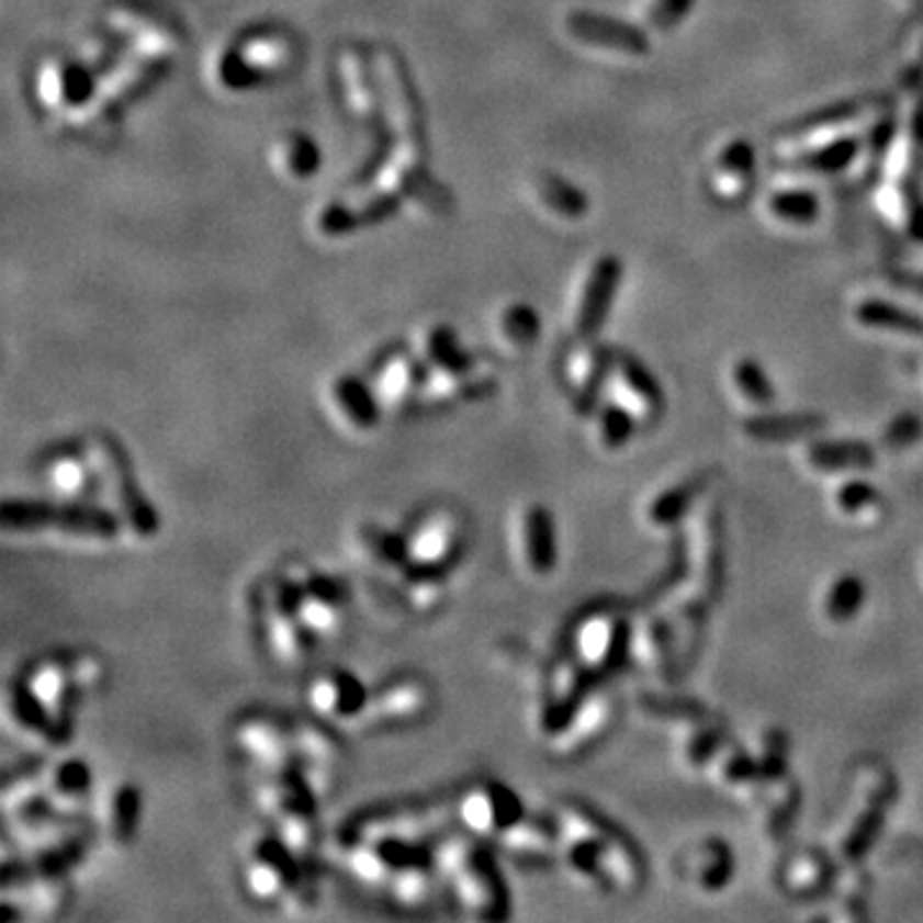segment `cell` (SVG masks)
Returning a JSON list of instances; mask_svg holds the SVG:
<instances>
[{
	"mask_svg": "<svg viewBox=\"0 0 923 923\" xmlns=\"http://www.w3.org/2000/svg\"><path fill=\"white\" fill-rule=\"evenodd\" d=\"M560 819V854L570 873L593 882L603 892L619 885L642 882L644 854L619 823L583 800H567Z\"/></svg>",
	"mask_w": 923,
	"mask_h": 923,
	"instance_id": "6da1fadb",
	"label": "cell"
},
{
	"mask_svg": "<svg viewBox=\"0 0 923 923\" xmlns=\"http://www.w3.org/2000/svg\"><path fill=\"white\" fill-rule=\"evenodd\" d=\"M491 846L460 826L441 834L434 846L447 900L475 921H506L510 915V890Z\"/></svg>",
	"mask_w": 923,
	"mask_h": 923,
	"instance_id": "7a4b0ae2",
	"label": "cell"
},
{
	"mask_svg": "<svg viewBox=\"0 0 923 923\" xmlns=\"http://www.w3.org/2000/svg\"><path fill=\"white\" fill-rule=\"evenodd\" d=\"M241 888L259 905H280L285 911L311 908L316 900V882L311 865L288 849L272 831L247 844L241 859Z\"/></svg>",
	"mask_w": 923,
	"mask_h": 923,
	"instance_id": "3957f363",
	"label": "cell"
},
{
	"mask_svg": "<svg viewBox=\"0 0 923 923\" xmlns=\"http://www.w3.org/2000/svg\"><path fill=\"white\" fill-rule=\"evenodd\" d=\"M0 514L5 533H57L80 541H111L124 533L116 514L101 503H72L47 495L42 500H5Z\"/></svg>",
	"mask_w": 923,
	"mask_h": 923,
	"instance_id": "277c9868",
	"label": "cell"
},
{
	"mask_svg": "<svg viewBox=\"0 0 923 923\" xmlns=\"http://www.w3.org/2000/svg\"><path fill=\"white\" fill-rule=\"evenodd\" d=\"M295 42L282 29H249L213 57L211 80L226 93H244L282 78L295 63Z\"/></svg>",
	"mask_w": 923,
	"mask_h": 923,
	"instance_id": "5b68a950",
	"label": "cell"
},
{
	"mask_svg": "<svg viewBox=\"0 0 923 923\" xmlns=\"http://www.w3.org/2000/svg\"><path fill=\"white\" fill-rule=\"evenodd\" d=\"M255 806L270 821V831L305 865L318 849V798L295 773L259 775L255 785Z\"/></svg>",
	"mask_w": 923,
	"mask_h": 923,
	"instance_id": "8992f818",
	"label": "cell"
},
{
	"mask_svg": "<svg viewBox=\"0 0 923 923\" xmlns=\"http://www.w3.org/2000/svg\"><path fill=\"white\" fill-rule=\"evenodd\" d=\"M98 470L103 506H109L124 526L126 533L136 539H151L159 531V516L155 503L142 491L126 449L109 434H93L86 439Z\"/></svg>",
	"mask_w": 923,
	"mask_h": 923,
	"instance_id": "52a82bcc",
	"label": "cell"
},
{
	"mask_svg": "<svg viewBox=\"0 0 923 923\" xmlns=\"http://www.w3.org/2000/svg\"><path fill=\"white\" fill-rule=\"evenodd\" d=\"M251 608H255L257 634L267 657L282 669L305 665L311 652H314L316 639L308 634L301 616L295 614L280 572L259 579L255 593H251Z\"/></svg>",
	"mask_w": 923,
	"mask_h": 923,
	"instance_id": "ba28073f",
	"label": "cell"
},
{
	"mask_svg": "<svg viewBox=\"0 0 923 923\" xmlns=\"http://www.w3.org/2000/svg\"><path fill=\"white\" fill-rule=\"evenodd\" d=\"M278 572L288 587L295 614L301 616L303 627L316 639V644L329 642L345 629L349 593L334 572L301 560L285 562Z\"/></svg>",
	"mask_w": 923,
	"mask_h": 923,
	"instance_id": "9c48e42d",
	"label": "cell"
},
{
	"mask_svg": "<svg viewBox=\"0 0 923 923\" xmlns=\"http://www.w3.org/2000/svg\"><path fill=\"white\" fill-rule=\"evenodd\" d=\"M403 533L408 567L449 575L460 564L468 547V524L460 510L434 503L414 516Z\"/></svg>",
	"mask_w": 923,
	"mask_h": 923,
	"instance_id": "30bf717a",
	"label": "cell"
},
{
	"mask_svg": "<svg viewBox=\"0 0 923 923\" xmlns=\"http://www.w3.org/2000/svg\"><path fill=\"white\" fill-rule=\"evenodd\" d=\"M232 744L239 757L259 775L293 773L295 719L274 711H247L234 721Z\"/></svg>",
	"mask_w": 923,
	"mask_h": 923,
	"instance_id": "8fae6325",
	"label": "cell"
},
{
	"mask_svg": "<svg viewBox=\"0 0 923 923\" xmlns=\"http://www.w3.org/2000/svg\"><path fill=\"white\" fill-rule=\"evenodd\" d=\"M454 823L468 834L498 844V838L526 815L524 800L503 780H477L452 800Z\"/></svg>",
	"mask_w": 923,
	"mask_h": 923,
	"instance_id": "7c38bea8",
	"label": "cell"
},
{
	"mask_svg": "<svg viewBox=\"0 0 923 923\" xmlns=\"http://www.w3.org/2000/svg\"><path fill=\"white\" fill-rule=\"evenodd\" d=\"M19 680L29 690V696L36 700V706L49 716L52 723L70 742L75 716H78L82 700L88 698L72 673L70 652L44 654V657L34 660L32 665H26Z\"/></svg>",
	"mask_w": 923,
	"mask_h": 923,
	"instance_id": "4fadbf2b",
	"label": "cell"
},
{
	"mask_svg": "<svg viewBox=\"0 0 923 923\" xmlns=\"http://www.w3.org/2000/svg\"><path fill=\"white\" fill-rule=\"evenodd\" d=\"M345 752L334 727L311 719H295V767L293 773L308 785L318 800L329 798L339 788Z\"/></svg>",
	"mask_w": 923,
	"mask_h": 923,
	"instance_id": "5bb4252c",
	"label": "cell"
},
{
	"mask_svg": "<svg viewBox=\"0 0 923 923\" xmlns=\"http://www.w3.org/2000/svg\"><path fill=\"white\" fill-rule=\"evenodd\" d=\"M303 698L314 719L329 727H352L368 719L372 690L349 669L329 667L305 683Z\"/></svg>",
	"mask_w": 923,
	"mask_h": 923,
	"instance_id": "9a60e30c",
	"label": "cell"
},
{
	"mask_svg": "<svg viewBox=\"0 0 923 923\" xmlns=\"http://www.w3.org/2000/svg\"><path fill=\"white\" fill-rule=\"evenodd\" d=\"M36 98L52 116H75L98 98L93 67L86 59L47 57L36 70Z\"/></svg>",
	"mask_w": 923,
	"mask_h": 923,
	"instance_id": "2e32d148",
	"label": "cell"
},
{
	"mask_svg": "<svg viewBox=\"0 0 923 923\" xmlns=\"http://www.w3.org/2000/svg\"><path fill=\"white\" fill-rule=\"evenodd\" d=\"M40 483L47 495L72 503H101L93 454L86 441L49 449L40 462Z\"/></svg>",
	"mask_w": 923,
	"mask_h": 923,
	"instance_id": "e0dca14e",
	"label": "cell"
},
{
	"mask_svg": "<svg viewBox=\"0 0 923 923\" xmlns=\"http://www.w3.org/2000/svg\"><path fill=\"white\" fill-rule=\"evenodd\" d=\"M434 703L431 683L416 673L395 675L372 690L364 727L401 729L426 719Z\"/></svg>",
	"mask_w": 923,
	"mask_h": 923,
	"instance_id": "ac0fdd59",
	"label": "cell"
},
{
	"mask_svg": "<svg viewBox=\"0 0 923 923\" xmlns=\"http://www.w3.org/2000/svg\"><path fill=\"white\" fill-rule=\"evenodd\" d=\"M368 380L383 414H408L410 408H418V395H421L424 385V364L418 360L416 349L395 347L378 357Z\"/></svg>",
	"mask_w": 923,
	"mask_h": 923,
	"instance_id": "d6986e66",
	"label": "cell"
},
{
	"mask_svg": "<svg viewBox=\"0 0 923 923\" xmlns=\"http://www.w3.org/2000/svg\"><path fill=\"white\" fill-rule=\"evenodd\" d=\"M564 32L579 47L590 49L600 57L639 59L650 52V40H646L644 29L619 24V21L598 16V13H570L564 19Z\"/></svg>",
	"mask_w": 923,
	"mask_h": 923,
	"instance_id": "ffe728a7",
	"label": "cell"
},
{
	"mask_svg": "<svg viewBox=\"0 0 923 923\" xmlns=\"http://www.w3.org/2000/svg\"><path fill=\"white\" fill-rule=\"evenodd\" d=\"M621 264L614 257H598L587 267L572 297V326L579 339H593L598 334L603 318L608 316L616 285H619Z\"/></svg>",
	"mask_w": 923,
	"mask_h": 923,
	"instance_id": "44dd1931",
	"label": "cell"
},
{
	"mask_svg": "<svg viewBox=\"0 0 923 923\" xmlns=\"http://www.w3.org/2000/svg\"><path fill=\"white\" fill-rule=\"evenodd\" d=\"M495 846L521 867L541 869L554 865L556 854H560V819L544 813H526Z\"/></svg>",
	"mask_w": 923,
	"mask_h": 923,
	"instance_id": "7402d4cb",
	"label": "cell"
},
{
	"mask_svg": "<svg viewBox=\"0 0 923 923\" xmlns=\"http://www.w3.org/2000/svg\"><path fill=\"white\" fill-rule=\"evenodd\" d=\"M326 410L331 421L347 434H370L383 418V408L372 393L370 380L339 375L326 387Z\"/></svg>",
	"mask_w": 923,
	"mask_h": 923,
	"instance_id": "603a6c76",
	"label": "cell"
},
{
	"mask_svg": "<svg viewBox=\"0 0 923 923\" xmlns=\"http://www.w3.org/2000/svg\"><path fill=\"white\" fill-rule=\"evenodd\" d=\"M516 554L531 575L544 577L556 567L560 560V541L556 524L549 508L529 503L516 521Z\"/></svg>",
	"mask_w": 923,
	"mask_h": 923,
	"instance_id": "cb8c5ba5",
	"label": "cell"
},
{
	"mask_svg": "<svg viewBox=\"0 0 923 923\" xmlns=\"http://www.w3.org/2000/svg\"><path fill=\"white\" fill-rule=\"evenodd\" d=\"M608 385L616 387V395L610 401L629 408L639 421H657L662 408H665V398H662L657 378H654L642 362L634 360V357H614V370H610Z\"/></svg>",
	"mask_w": 923,
	"mask_h": 923,
	"instance_id": "d4e9b609",
	"label": "cell"
},
{
	"mask_svg": "<svg viewBox=\"0 0 923 923\" xmlns=\"http://www.w3.org/2000/svg\"><path fill=\"white\" fill-rule=\"evenodd\" d=\"M337 72L347 111L352 113L357 121L375 119L378 113L383 111V88H380L378 70L375 78H372L368 52L357 47V44H349V47L339 52Z\"/></svg>",
	"mask_w": 923,
	"mask_h": 923,
	"instance_id": "484cf974",
	"label": "cell"
},
{
	"mask_svg": "<svg viewBox=\"0 0 923 923\" xmlns=\"http://www.w3.org/2000/svg\"><path fill=\"white\" fill-rule=\"evenodd\" d=\"M572 349L567 362H564V378H567L572 403H575L579 416H593L598 408L603 387H608L610 370H614V357L598 345H587Z\"/></svg>",
	"mask_w": 923,
	"mask_h": 923,
	"instance_id": "4316f807",
	"label": "cell"
},
{
	"mask_svg": "<svg viewBox=\"0 0 923 923\" xmlns=\"http://www.w3.org/2000/svg\"><path fill=\"white\" fill-rule=\"evenodd\" d=\"M95 792L93 769L80 757L47 762V803L67 819H82Z\"/></svg>",
	"mask_w": 923,
	"mask_h": 923,
	"instance_id": "83f0119b",
	"label": "cell"
},
{
	"mask_svg": "<svg viewBox=\"0 0 923 923\" xmlns=\"http://www.w3.org/2000/svg\"><path fill=\"white\" fill-rule=\"evenodd\" d=\"M614 723V703L600 688L585 698V703L577 708L572 721L564 727L552 742V752L560 757H577V754L590 752L603 736L608 734Z\"/></svg>",
	"mask_w": 923,
	"mask_h": 923,
	"instance_id": "f1b7e54d",
	"label": "cell"
},
{
	"mask_svg": "<svg viewBox=\"0 0 923 923\" xmlns=\"http://www.w3.org/2000/svg\"><path fill=\"white\" fill-rule=\"evenodd\" d=\"M3 713L5 723H9L11 731H16L21 739L26 742L42 744V746H63L67 739L63 736L47 713L36 706V700L29 696V690L21 685V680H13L9 688H5V700H3Z\"/></svg>",
	"mask_w": 923,
	"mask_h": 923,
	"instance_id": "f546056e",
	"label": "cell"
},
{
	"mask_svg": "<svg viewBox=\"0 0 923 923\" xmlns=\"http://www.w3.org/2000/svg\"><path fill=\"white\" fill-rule=\"evenodd\" d=\"M354 552L375 575H383L393 583L408 567L403 533L387 531L378 524H364L354 531Z\"/></svg>",
	"mask_w": 923,
	"mask_h": 923,
	"instance_id": "4dcf8cb0",
	"label": "cell"
},
{
	"mask_svg": "<svg viewBox=\"0 0 923 923\" xmlns=\"http://www.w3.org/2000/svg\"><path fill=\"white\" fill-rule=\"evenodd\" d=\"M3 815H11L34 811V808L49 806L47 803V759H29L21 762L9 773L3 775Z\"/></svg>",
	"mask_w": 923,
	"mask_h": 923,
	"instance_id": "1f68e13d",
	"label": "cell"
},
{
	"mask_svg": "<svg viewBox=\"0 0 923 923\" xmlns=\"http://www.w3.org/2000/svg\"><path fill=\"white\" fill-rule=\"evenodd\" d=\"M754 180V149L750 142L734 139L716 151L711 162V188L723 201H736Z\"/></svg>",
	"mask_w": 923,
	"mask_h": 923,
	"instance_id": "d6a6232c",
	"label": "cell"
},
{
	"mask_svg": "<svg viewBox=\"0 0 923 923\" xmlns=\"http://www.w3.org/2000/svg\"><path fill=\"white\" fill-rule=\"evenodd\" d=\"M529 190L539 209L544 211L549 218L562 221V224H577V221H583L587 211H590L587 209L585 193H579L572 182L562 180L560 175L554 172L531 175Z\"/></svg>",
	"mask_w": 923,
	"mask_h": 923,
	"instance_id": "836d02e7",
	"label": "cell"
},
{
	"mask_svg": "<svg viewBox=\"0 0 923 923\" xmlns=\"http://www.w3.org/2000/svg\"><path fill=\"white\" fill-rule=\"evenodd\" d=\"M142 821V790L134 783H119L103 800L101 826L109 842L124 846L134 842Z\"/></svg>",
	"mask_w": 923,
	"mask_h": 923,
	"instance_id": "e575fe53",
	"label": "cell"
},
{
	"mask_svg": "<svg viewBox=\"0 0 923 923\" xmlns=\"http://www.w3.org/2000/svg\"><path fill=\"white\" fill-rule=\"evenodd\" d=\"M270 162L282 180L301 182L314 178L318 165H322V155H318V147L311 136L290 132L272 144Z\"/></svg>",
	"mask_w": 923,
	"mask_h": 923,
	"instance_id": "d590c367",
	"label": "cell"
},
{
	"mask_svg": "<svg viewBox=\"0 0 923 923\" xmlns=\"http://www.w3.org/2000/svg\"><path fill=\"white\" fill-rule=\"evenodd\" d=\"M395 587H398L403 603H406L414 614L431 616L447 603L449 579L447 575H441V572L406 567V572L395 579Z\"/></svg>",
	"mask_w": 923,
	"mask_h": 923,
	"instance_id": "8d00e7d4",
	"label": "cell"
},
{
	"mask_svg": "<svg viewBox=\"0 0 923 923\" xmlns=\"http://www.w3.org/2000/svg\"><path fill=\"white\" fill-rule=\"evenodd\" d=\"M808 462L821 472L867 470L875 464V449L857 439H826L808 447Z\"/></svg>",
	"mask_w": 923,
	"mask_h": 923,
	"instance_id": "74e56055",
	"label": "cell"
},
{
	"mask_svg": "<svg viewBox=\"0 0 923 923\" xmlns=\"http://www.w3.org/2000/svg\"><path fill=\"white\" fill-rule=\"evenodd\" d=\"M495 339L503 349L508 352H526V349L533 347L539 341L541 334V322L539 314L531 308V305L524 303H510L506 308L495 316Z\"/></svg>",
	"mask_w": 923,
	"mask_h": 923,
	"instance_id": "f35d334b",
	"label": "cell"
},
{
	"mask_svg": "<svg viewBox=\"0 0 923 923\" xmlns=\"http://www.w3.org/2000/svg\"><path fill=\"white\" fill-rule=\"evenodd\" d=\"M708 483H711V475H708V472H698V475L667 487L660 498L652 500L650 521L654 526H675L685 514H688L693 503L700 498V493L706 491Z\"/></svg>",
	"mask_w": 923,
	"mask_h": 923,
	"instance_id": "ab89813d",
	"label": "cell"
},
{
	"mask_svg": "<svg viewBox=\"0 0 923 923\" xmlns=\"http://www.w3.org/2000/svg\"><path fill=\"white\" fill-rule=\"evenodd\" d=\"M892 796H896V790L890 788H880L873 796V803L865 813L859 815L857 823H854V829L846 834V842H844V859L849 862H859L865 859V854L873 849L877 834H880L882 823H885V813H888V806Z\"/></svg>",
	"mask_w": 923,
	"mask_h": 923,
	"instance_id": "60d3db41",
	"label": "cell"
},
{
	"mask_svg": "<svg viewBox=\"0 0 923 923\" xmlns=\"http://www.w3.org/2000/svg\"><path fill=\"white\" fill-rule=\"evenodd\" d=\"M823 418L800 414V416H754L744 424L746 437L767 441V444H777V441H792L800 437H808V434H815L823 429Z\"/></svg>",
	"mask_w": 923,
	"mask_h": 923,
	"instance_id": "b9f144b4",
	"label": "cell"
},
{
	"mask_svg": "<svg viewBox=\"0 0 923 923\" xmlns=\"http://www.w3.org/2000/svg\"><path fill=\"white\" fill-rule=\"evenodd\" d=\"M767 216L780 226L803 228L819 218V201L808 190H783L769 195Z\"/></svg>",
	"mask_w": 923,
	"mask_h": 923,
	"instance_id": "7bdbcfd3",
	"label": "cell"
},
{
	"mask_svg": "<svg viewBox=\"0 0 923 923\" xmlns=\"http://www.w3.org/2000/svg\"><path fill=\"white\" fill-rule=\"evenodd\" d=\"M867 600L865 579L857 575H842L831 583L826 598H823V614L834 623H846L857 619V614Z\"/></svg>",
	"mask_w": 923,
	"mask_h": 923,
	"instance_id": "ee69618b",
	"label": "cell"
},
{
	"mask_svg": "<svg viewBox=\"0 0 923 923\" xmlns=\"http://www.w3.org/2000/svg\"><path fill=\"white\" fill-rule=\"evenodd\" d=\"M854 318H857L859 326H867V329L923 334V322L919 316L908 314V311L903 308H896V305H890V303H880V301L859 303L857 311H854Z\"/></svg>",
	"mask_w": 923,
	"mask_h": 923,
	"instance_id": "f6af8a7d",
	"label": "cell"
},
{
	"mask_svg": "<svg viewBox=\"0 0 923 923\" xmlns=\"http://www.w3.org/2000/svg\"><path fill=\"white\" fill-rule=\"evenodd\" d=\"M593 418L595 426H598V441L606 449H621L634 439L639 418L629 408H623L621 403H603V406L595 408Z\"/></svg>",
	"mask_w": 923,
	"mask_h": 923,
	"instance_id": "bcb514c9",
	"label": "cell"
},
{
	"mask_svg": "<svg viewBox=\"0 0 923 923\" xmlns=\"http://www.w3.org/2000/svg\"><path fill=\"white\" fill-rule=\"evenodd\" d=\"M731 383H734L736 393L742 395L746 403L752 406H769L775 401V387L773 380L767 378L765 368L757 360H736L734 368H731Z\"/></svg>",
	"mask_w": 923,
	"mask_h": 923,
	"instance_id": "7dc6e473",
	"label": "cell"
},
{
	"mask_svg": "<svg viewBox=\"0 0 923 923\" xmlns=\"http://www.w3.org/2000/svg\"><path fill=\"white\" fill-rule=\"evenodd\" d=\"M693 9V0H646L642 5V26L657 34H669L683 24Z\"/></svg>",
	"mask_w": 923,
	"mask_h": 923,
	"instance_id": "c3c4849f",
	"label": "cell"
},
{
	"mask_svg": "<svg viewBox=\"0 0 923 923\" xmlns=\"http://www.w3.org/2000/svg\"><path fill=\"white\" fill-rule=\"evenodd\" d=\"M834 503L844 516H865L867 510L877 508L882 500H880V493H877V487L873 483L854 477V480H846V483L836 487Z\"/></svg>",
	"mask_w": 923,
	"mask_h": 923,
	"instance_id": "681fc988",
	"label": "cell"
},
{
	"mask_svg": "<svg viewBox=\"0 0 923 923\" xmlns=\"http://www.w3.org/2000/svg\"><path fill=\"white\" fill-rule=\"evenodd\" d=\"M706 849L711 854V859L700 869V888L711 892L723 890L731 882V877H734V854H731L721 838H708Z\"/></svg>",
	"mask_w": 923,
	"mask_h": 923,
	"instance_id": "f907efd6",
	"label": "cell"
},
{
	"mask_svg": "<svg viewBox=\"0 0 923 923\" xmlns=\"http://www.w3.org/2000/svg\"><path fill=\"white\" fill-rule=\"evenodd\" d=\"M788 736L783 731H773L765 739V750H762L759 767H762V780L777 783L788 775Z\"/></svg>",
	"mask_w": 923,
	"mask_h": 923,
	"instance_id": "816d5d0a",
	"label": "cell"
},
{
	"mask_svg": "<svg viewBox=\"0 0 923 923\" xmlns=\"http://www.w3.org/2000/svg\"><path fill=\"white\" fill-rule=\"evenodd\" d=\"M727 729L723 727H703L698 729L696 734H693L690 744H688V759L693 765H706V762H711L716 754L723 750V744H727Z\"/></svg>",
	"mask_w": 923,
	"mask_h": 923,
	"instance_id": "f5cc1de1",
	"label": "cell"
},
{
	"mask_svg": "<svg viewBox=\"0 0 923 923\" xmlns=\"http://www.w3.org/2000/svg\"><path fill=\"white\" fill-rule=\"evenodd\" d=\"M923 437V424L919 416L913 414H900L892 418V421L885 426L882 431V444L888 449H905L915 444Z\"/></svg>",
	"mask_w": 923,
	"mask_h": 923,
	"instance_id": "db71d44e",
	"label": "cell"
},
{
	"mask_svg": "<svg viewBox=\"0 0 923 923\" xmlns=\"http://www.w3.org/2000/svg\"><path fill=\"white\" fill-rule=\"evenodd\" d=\"M644 708L654 716H677V719H700L703 716V706L696 703V700H667L657 696H644Z\"/></svg>",
	"mask_w": 923,
	"mask_h": 923,
	"instance_id": "11a10c76",
	"label": "cell"
},
{
	"mask_svg": "<svg viewBox=\"0 0 923 923\" xmlns=\"http://www.w3.org/2000/svg\"><path fill=\"white\" fill-rule=\"evenodd\" d=\"M723 775H727V780L731 785H746V783H757L762 780V767H759V759L750 757L746 752H734L731 757L727 759V765H723Z\"/></svg>",
	"mask_w": 923,
	"mask_h": 923,
	"instance_id": "9f6ffc18",
	"label": "cell"
},
{
	"mask_svg": "<svg viewBox=\"0 0 923 923\" xmlns=\"http://www.w3.org/2000/svg\"><path fill=\"white\" fill-rule=\"evenodd\" d=\"M798 811H800V790L790 785L788 792H785L783 803L775 808L773 819H769V831H773V834H785V831L792 826V819H796Z\"/></svg>",
	"mask_w": 923,
	"mask_h": 923,
	"instance_id": "6f0895ef",
	"label": "cell"
},
{
	"mask_svg": "<svg viewBox=\"0 0 923 923\" xmlns=\"http://www.w3.org/2000/svg\"><path fill=\"white\" fill-rule=\"evenodd\" d=\"M898 5H903V9H913V5H919L921 0H896Z\"/></svg>",
	"mask_w": 923,
	"mask_h": 923,
	"instance_id": "680465c9",
	"label": "cell"
}]
</instances>
